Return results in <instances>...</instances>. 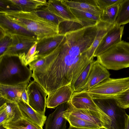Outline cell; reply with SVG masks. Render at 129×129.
Returning a JSON list of instances; mask_svg holds the SVG:
<instances>
[{
  "label": "cell",
  "mask_w": 129,
  "mask_h": 129,
  "mask_svg": "<svg viewBox=\"0 0 129 129\" xmlns=\"http://www.w3.org/2000/svg\"><path fill=\"white\" fill-rule=\"evenodd\" d=\"M92 98L96 105L110 118L111 123L110 129H124L128 115L125 109L117 105L114 98Z\"/></svg>",
  "instance_id": "5"
},
{
  "label": "cell",
  "mask_w": 129,
  "mask_h": 129,
  "mask_svg": "<svg viewBox=\"0 0 129 129\" xmlns=\"http://www.w3.org/2000/svg\"><path fill=\"white\" fill-rule=\"evenodd\" d=\"M46 6L52 13L57 16L66 21L78 23L82 26V23L76 17L70 8L62 3L61 0H49Z\"/></svg>",
  "instance_id": "16"
},
{
  "label": "cell",
  "mask_w": 129,
  "mask_h": 129,
  "mask_svg": "<svg viewBox=\"0 0 129 129\" xmlns=\"http://www.w3.org/2000/svg\"><path fill=\"white\" fill-rule=\"evenodd\" d=\"M37 43V41L31 46L26 54L23 53L19 55L20 59L24 65L27 66L30 63L39 58V56L36 51Z\"/></svg>",
  "instance_id": "31"
},
{
  "label": "cell",
  "mask_w": 129,
  "mask_h": 129,
  "mask_svg": "<svg viewBox=\"0 0 129 129\" xmlns=\"http://www.w3.org/2000/svg\"><path fill=\"white\" fill-rule=\"evenodd\" d=\"M12 35L7 34L0 38V56L7 50L12 43Z\"/></svg>",
  "instance_id": "33"
},
{
  "label": "cell",
  "mask_w": 129,
  "mask_h": 129,
  "mask_svg": "<svg viewBox=\"0 0 129 129\" xmlns=\"http://www.w3.org/2000/svg\"><path fill=\"white\" fill-rule=\"evenodd\" d=\"M29 82L17 85H8L0 84V97L7 101L17 103L21 99L22 92Z\"/></svg>",
  "instance_id": "18"
},
{
  "label": "cell",
  "mask_w": 129,
  "mask_h": 129,
  "mask_svg": "<svg viewBox=\"0 0 129 129\" xmlns=\"http://www.w3.org/2000/svg\"><path fill=\"white\" fill-rule=\"evenodd\" d=\"M23 117L43 127L47 117L39 113L22 99L17 103Z\"/></svg>",
  "instance_id": "21"
},
{
  "label": "cell",
  "mask_w": 129,
  "mask_h": 129,
  "mask_svg": "<svg viewBox=\"0 0 129 129\" xmlns=\"http://www.w3.org/2000/svg\"><path fill=\"white\" fill-rule=\"evenodd\" d=\"M64 116L67 121L69 123L70 125L72 126L82 128H101L97 125L76 116L67 114L65 112L64 113Z\"/></svg>",
  "instance_id": "25"
},
{
  "label": "cell",
  "mask_w": 129,
  "mask_h": 129,
  "mask_svg": "<svg viewBox=\"0 0 129 129\" xmlns=\"http://www.w3.org/2000/svg\"><path fill=\"white\" fill-rule=\"evenodd\" d=\"M46 58L45 56L39 58L30 63L28 65L29 69L33 71L42 66L45 63Z\"/></svg>",
  "instance_id": "36"
},
{
  "label": "cell",
  "mask_w": 129,
  "mask_h": 129,
  "mask_svg": "<svg viewBox=\"0 0 129 129\" xmlns=\"http://www.w3.org/2000/svg\"><path fill=\"white\" fill-rule=\"evenodd\" d=\"M0 28L7 34L11 35H20L36 37L33 33L10 20L1 13H0Z\"/></svg>",
  "instance_id": "20"
},
{
  "label": "cell",
  "mask_w": 129,
  "mask_h": 129,
  "mask_svg": "<svg viewBox=\"0 0 129 129\" xmlns=\"http://www.w3.org/2000/svg\"><path fill=\"white\" fill-rule=\"evenodd\" d=\"M10 20L33 33L38 40L59 34V26L39 16L34 11L0 12Z\"/></svg>",
  "instance_id": "2"
},
{
  "label": "cell",
  "mask_w": 129,
  "mask_h": 129,
  "mask_svg": "<svg viewBox=\"0 0 129 129\" xmlns=\"http://www.w3.org/2000/svg\"><path fill=\"white\" fill-rule=\"evenodd\" d=\"M110 75L107 69L99 63L97 60H94L87 83L76 92L87 91L109 78Z\"/></svg>",
  "instance_id": "13"
},
{
  "label": "cell",
  "mask_w": 129,
  "mask_h": 129,
  "mask_svg": "<svg viewBox=\"0 0 129 129\" xmlns=\"http://www.w3.org/2000/svg\"><path fill=\"white\" fill-rule=\"evenodd\" d=\"M68 102L62 104L50 114L45 122V129H66L67 120L64 113L69 108Z\"/></svg>",
  "instance_id": "15"
},
{
  "label": "cell",
  "mask_w": 129,
  "mask_h": 129,
  "mask_svg": "<svg viewBox=\"0 0 129 129\" xmlns=\"http://www.w3.org/2000/svg\"><path fill=\"white\" fill-rule=\"evenodd\" d=\"M12 36L11 45L1 56L4 55L19 56L20 54H26L31 46L37 41L35 37L20 35H13Z\"/></svg>",
  "instance_id": "10"
},
{
  "label": "cell",
  "mask_w": 129,
  "mask_h": 129,
  "mask_svg": "<svg viewBox=\"0 0 129 129\" xmlns=\"http://www.w3.org/2000/svg\"><path fill=\"white\" fill-rule=\"evenodd\" d=\"M115 24H110L101 20L96 24L97 31L95 37L91 46L86 51L89 59H94V54L96 48L107 32Z\"/></svg>",
  "instance_id": "22"
},
{
  "label": "cell",
  "mask_w": 129,
  "mask_h": 129,
  "mask_svg": "<svg viewBox=\"0 0 129 129\" xmlns=\"http://www.w3.org/2000/svg\"><path fill=\"white\" fill-rule=\"evenodd\" d=\"M68 129H104L102 128L99 129H90V128H77L72 126H70L69 128Z\"/></svg>",
  "instance_id": "39"
},
{
  "label": "cell",
  "mask_w": 129,
  "mask_h": 129,
  "mask_svg": "<svg viewBox=\"0 0 129 129\" xmlns=\"http://www.w3.org/2000/svg\"><path fill=\"white\" fill-rule=\"evenodd\" d=\"M21 99L25 102L28 104V98L26 88L23 91L21 96Z\"/></svg>",
  "instance_id": "37"
},
{
  "label": "cell",
  "mask_w": 129,
  "mask_h": 129,
  "mask_svg": "<svg viewBox=\"0 0 129 129\" xmlns=\"http://www.w3.org/2000/svg\"><path fill=\"white\" fill-rule=\"evenodd\" d=\"M28 105L40 114L45 115L46 99L48 94L43 88L34 80L27 87Z\"/></svg>",
  "instance_id": "7"
},
{
  "label": "cell",
  "mask_w": 129,
  "mask_h": 129,
  "mask_svg": "<svg viewBox=\"0 0 129 129\" xmlns=\"http://www.w3.org/2000/svg\"><path fill=\"white\" fill-rule=\"evenodd\" d=\"M4 103L8 114V122L14 121L23 117L17 103L7 100Z\"/></svg>",
  "instance_id": "29"
},
{
  "label": "cell",
  "mask_w": 129,
  "mask_h": 129,
  "mask_svg": "<svg viewBox=\"0 0 129 129\" xmlns=\"http://www.w3.org/2000/svg\"><path fill=\"white\" fill-rule=\"evenodd\" d=\"M68 103L71 107L76 109L88 110L107 115L96 105L86 91L74 92Z\"/></svg>",
  "instance_id": "12"
},
{
  "label": "cell",
  "mask_w": 129,
  "mask_h": 129,
  "mask_svg": "<svg viewBox=\"0 0 129 129\" xmlns=\"http://www.w3.org/2000/svg\"><path fill=\"white\" fill-rule=\"evenodd\" d=\"M117 105L124 109L129 108V87L113 97Z\"/></svg>",
  "instance_id": "32"
},
{
  "label": "cell",
  "mask_w": 129,
  "mask_h": 129,
  "mask_svg": "<svg viewBox=\"0 0 129 129\" xmlns=\"http://www.w3.org/2000/svg\"><path fill=\"white\" fill-rule=\"evenodd\" d=\"M61 1L70 8L78 9L101 16L102 13L96 0Z\"/></svg>",
  "instance_id": "19"
},
{
  "label": "cell",
  "mask_w": 129,
  "mask_h": 129,
  "mask_svg": "<svg viewBox=\"0 0 129 129\" xmlns=\"http://www.w3.org/2000/svg\"><path fill=\"white\" fill-rule=\"evenodd\" d=\"M32 71L24 65L19 56L4 55L0 57V84L17 85L29 82Z\"/></svg>",
  "instance_id": "3"
},
{
  "label": "cell",
  "mask_w": 129,
  "mask_h": 129,
  "mask_svg": "<svg viewBox=\"0 0 129 129\" xmlns=\"http://www.w3.org/2000/svg\"><path fill=\"white\" fill-rule=\"evenodd\" d=\"M3 125L7 129H43L42 127L24 117Z\"/></svg>",
  "instance_id": "24"
},
{
  "label": "cell",
  "mask_w": 129,
  "mask_h": 129,
  "mask_svg": "<svg viewBox=\"0 0 129 129\" xmlns=\"http://www.w3.org/2000/svg\"><path fill=\"white\" fill-rule=\"evenodd\" d=\"M93 61L85 67L78 77L72 88L74 92H77L87 83Z\"/></svg>",
  "instance_id": "30"
},
{
  "label": "cell",
  "mask_w": 129,
  "mask_h": 129,
  "mask_svg": "<svg viewBox=\"0 0 129 129\" xmlns=\"http://www.w3.org/2000/svg\"><path fill=\"white\" fill-rule=\"evenodd\" d=\"M71 86L61 87L48 94L46 99V107L55 108L63 103L68 102L73 93Z\"/></svg>",
  "instance_id": "14"
},
{
  "label": "cell",
  "mask_w": 129,
  "mask_h": 129,
  "mask_svg": "<svg viewBox=\"0 0 129 129\" xmlns=\"http://www.w3.org/2000/svg\"><path fill=\"white\" fill-rule=\"evenodd\" d=\"M98 62L106 69L118 70L129 67V42L123 40L97 57Z\"/></svg>",
  "instance_id": "4"
},
{
  "label": "cell",
  "mask_w": 129,
  "mask_h": 129,
  "mask_svg": "<svg viewBox=\"0 0 129 129\" xmlns=\"http://www.w3.org/2000/svg\"><path fill=\"white\" fill-rule=\"evenodd\" d=\"M76 17L82 24L83 27L96 25L101 21V16L78 9L70 8Z\"/></svg>",
  "instance_id": "23"
},
{
  "label": "cell",
  "mask_w": 129,
  "mask_h": 129,
  "mask_svg": "<svg viewBox=\"0 0 129 129\" xmlns=\"http://www.w3.org/2000/svg\"><path fill=\"white\" fill-rule=\"evenodd\" d=\"M45 0H6L0 1V9L2 11H15L30 12L47 6Z\"/></svg>",
  "instance_id": "9"
},
{
  "label": "cell",
  "mask_w": 129,
  "mask_h": 129,
  "mask_svg": "<svg viewBox=\"0 0 129 129\" xmlns=\"http://www.w3.org/2000/svg\"><path fill=\"white\" fill-rule=\"evenodd\" d=\"M124 129H129V115L127 117Z\"/></svg>",
  "instance_id": "38"
},
{
  "label": "cell",
  "mask_w": 129,
  "mask_h": 129,
  "mask_svg": "<svg viewBox=\"0 0 129 129\" xmlns=\"http://www.w3.org/2000/svg\"><path fill=\"white\" fill-rule=\"evenodd\" d=\"M34 11L40 17L58 26L61 23L66 21L52 13L46 6H42Z\"/></svg>",
  "instance_id": "27"
},
{
  "label": "cell",
  "mask_w": 129,
  "mask_h": 129,
  "mask_svg": "<svg viewBox=\"0 0 129 129\" xmlns=\"http://www.w3.org/2000/svg\"><path fill=\"white\" fill-rule=\"evenodd\" d=\"M119 5H113L103 11L101 20L110 24H115L118 12Z\"/></svg>",
  "instance_id": "28"
},
{
  "label": "cell",
  "mask_w": 129,
  "mask_h": 129,
  "mask_svg": "<svg viewBox=\"0 0 129 129\" xmlns=\"http://www.w3.org/2000/svg\"><path fill=\"white\" fill-rule=\"evenodd\" d=\"M129 87V77L108 78L87 91L92 98H113Z\"/></svg>",
  "instance_id": "6"
},
{
  "label": "cell",
  "mask_w": 129,
  "mask_h": 129,
  "mask_svg": "<svg viewBox=\"0 0 129 129\" xmlns=\"http://www.w3.org/2000/svg\"><path fill=\"white\" fill-rule=\"evenodd\" d=\"M124 25H118L115 24L107 33L96 49L94 57H97L121 40Z\"/></svg>",
  "instance_id": "11"
},
{
  "label": "cell",
  "mask_w": 129,
  "mask_h": 129,
  "mask_svg": "<svg viewBox=\"0 0 129 129\" xmlns=\"http://www.w3.org/2000/svg\"><path fill=\"white\" fill-rule=\"evenodd\" d=\"M65 35L44 38L37 41L36 51L39 57H44L54 50L64 40Z\"/></svg>",
  "instance_id": "17"
},
{
  "label": "cell",
  "mask_w": 129,
  "mask_h": 129,
  "mask_svg": "<svg viewBox=\"0 0 129 129\" xmlns=\"http://www.w3.org/2000/svg\"><path fill=\"white\" fill-rule=\"evenodd\" d=\"M0 129H7L6 128L4 127L3 125H0Z\"/></svg>",
  "instance_id": "40"
},
{
  "label": "cell",
  "mask_w": 129,
  "mask_h": 129,
  "mask_svg": "<svg viewBox=\"0 0 129 129\" xmlns=\"http://www.w3.org/2000/svg\"><path fill=\"white\" fill-rule=\"evenodd\" d=\"M98 5L103 11L113 5L119 4L123 0H96Z\"/></svg>",
  "instance_id": "34"
},
{
  "label": "cell",
  "mask_w": 129,
  "mask_h": 129,
  "mask_svg": "<svg viewBox=\"0 0 129 129\" xmlns=\"http://www.w3.org/2000/svg\"><path fill=\"white\" fill-rule=\"evenodd\" d=\"M8 116L5 106L4 103L1 105L0 107V125L7 122Z\"/></svg>",
  "instance_id": "35"
},
{
  "label": "cell",
  "mask_w": 129,
  "mask_h": 129,
  "mask_svg": "<svg viewBox=\"0 0 129 129\" xmlns=\"http://www.w3.org/2000/svg\"><path fill=\"white\" fill-rule=\"evenodd\" d=\"M85 44L69 37L45 57L44 64L33 71L32 77L47 94L70 85L72 88L85 67L93 61L89 58Z\"/></svg>",
  "instance_id": "1"
},
{
  "label": "cell",
  "mask_w": 129,
  "mask_h": 129,
  "mask_svg": "<svg viewBox=\"0 0 129 129\" xmlns=\"http://www.w3.org/2000/svg\"><path fill=\"white\" fill-rule=\"evenodd\" d=\"M65 113L97 125L101 128L110 129L111 120L107 115L88 110L76 109L70 104Z\"/></svg>",
  "instance_id": "8"
},
{
  "label": "cell",
  "mask_w": 129,
  "mask_h": 129,
  "mask_svg": "<svg viewBox=\"0 0 129 129\" xmlns=\"http://www.w3.org/2000/svg\"><path fill=\"white\" fill-rule=\"evenodd\" d=\"M129 23V0H123L119 5V9L115 24L119 26Z\"/></svg>",
  "instance_id": "26"
}]
</instances>
